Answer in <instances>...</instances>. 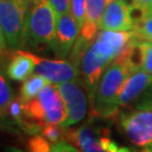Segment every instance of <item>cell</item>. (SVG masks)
<instances>
[{"mask_svg":"<svg viewBox=\"0 0 152 152\" xmlns=\"http://www.w3.org/2000/svg\"><path fill=\"white\" fill-rule=\"evenodd\" d=\"M131 6L134 20L137 17L152 14V0H131Z\"/></svg>","mask_w":152,"mask_h":152,"instance_id":"cell-20","label":"cell"},{"mask_svg":"<svg viewBox=\"0 0 152 152\" xmlns=\"http://www.w3.org/2000/svg\"><path fill=\"white\" fill-rule=\"evenodd\" d=\"M134 17L132 6L126 0L108 2L104 11L100 29L108 31H133Z\"/></svg>","mask_w":152,"mask_h":152,"instance_id":"cell-8","label":"cell"},{"mask_svg":"<svg viewBox=\"0 0 152 152\" xmlns=\"http://www.w3.org/2000/svg\"><path fill=\"white\" fill-rule=\"evenodd\" d=\"M5 152H23L22 150H19V149H17V148H14V147H8L6 149Z\"/></svg>","mask_w":152,"mask_h":152,"instance_id":"cell-27","label":"cell"},{"mask_svg":"<svg viewBox=\"0 0 152 152\" xmlns=\"http://www.w3.org/2000/svg\"><path fill=\"white\" fill-rule=\"evenodd\" d=\"M80 32L81 28L79 27L78 23L71 15V12L59 17L56 26L54 51L61 58H66L70 54Z\"/></svg>","mask_w":152,"mask_h":152,"instance_id":"cell-10","label":"cell"},{"mask_svg":"<svg viewBox=\"0 0 152 152\" xmlns=\"http://www.w3.org/2000/svg\"><path fill=\"white\" fill-rule=\"evenodd\" d=\"M38 60H39V56L37 55L18 50L11 56L10 61L7 65L6 73L11 80L25 81L26 79L35 73Z\"/></svg>","mask_w":152,"mask_h":152,"instance_id":"cell-12","label":"cell"},{"mask_svg":"<svg viewBox=\"0 0 152 152\" xmlns=\"http://www.w3.org/2000/svg\"><path fill=\"white\" fill-rule=\"evenodd\" d=\"M41 134L53 144H58L65 140V129L59 124L44 125L42 126Z\"/></svg>","mask_w":152,"mask_h":152,"instance_id":"cell-17","label":"cell"},{"mask_svg":"<svg viewBox=\"0 0 152 152\" xmlns=\"http://www.w3.org/2000/svg\"><path fill=\"white\" fill-rule=\"evenodd\" d=\"M120 124L134 145L152 149V110L135 109L121 113Z\"/></svg>","mask_w":152,"mask_h":152,"instance_id":"cell-6","label":"cell"},{"mask_svg":"<svg viewBox=\"0 0 152 152\" xmlns=\"http://www.w3.org/2000/svg\"><path fill=\"white\" fill-rule=\"evenodd\" d=\"M121 152H152V149H143V150H132V149H129V148H124L122 149Z\"/></svg>","mask_w":152,"mask_h":152,"instance_id":"cell-26","label":"cell"},{"mask_svg":"<svg viewBox=\"0 0 152 152\" xmlns=\"http://www.w3.org/2000/svg\"><path fill=\"white\" fill-rule=\"evenodd\" d=\"M107 6V0H87L86 7V19L80 32V37L87 43H94L100 29V23L104 11Z\"/></svg>","mask_w":152,"mask_h":152,"instance_id":"cell-13","label":"cell"},{"mask_svg":"<svg viewBox=\"0 0 152 152\" xmlns=\"http://www.w3.org/2000/svg\"><path fill=\"white\" fill-rule=\"evenodd\" d=\"M65 140L79 152H121L123 149L110 139L107 129L91 124L65 130Z\"/></svg>","mask_w":152,"mask_h":152,"instance_id":"cell-5","label":"cell"},{"mask_svg":"<svg viewBox=\"0 0 152 152\" xmlns=\"http://www.w3.org/2000/svg\"><path fill=\"white\" fill-rule=\"evenodd\" d=\"M27 18L15 0H0V31L1 46L18 50L23 48L28 38Z\"/></svg>","mask_w":152,"mask_h":152,"instance_id":"cell-3","label":"cell"},{"mask_svg":"<svg viewBox=\"0 0 152 152\" xmlns=\"http://www.w3.org/2000/svg\"><path fill=\"white\" fill-rule=\"evenodd\" d=\"M35 73L43 76L51 83L60 85L76 80L79 76V68L73 62L69 61L39 58Z\"/></svg>","mask_w":152,"mask_h":152,"instance_id":"cell-9","label":"cell"},{"mask_svg":"<svg viewBox=\"0 0 152 152\" xmlns=\"http://www.w3.org/2000/svg\"><path fill=\"white\" fill-rule=\"evenodd\" d=\"M58 19L49 0H39L33 7L27 18V35L33 45H46L54 50Z\"/></svg>","mask_w":152,"mask_h":152,"instance_id":"cell-4","label":"cell"},{"mask_svg":"<svg viewBox=\"0 0 152 152\" xmlns=\"http://www.w3.org/2000/svg\"><path fill=\"white\" fill-rule=\"evenodd\" d=\"M86 7H87V0H71L70 12L80 28H82L86 19Z\"/></svg>","mask_w":152,"mask_h":152,"instance_id":"cell-19","label":"cell"},{"mask_svg":"<svg viewBox=\"0 0 152 152\" xmlns=\"http://www.w3.org/2000/svg\"><path fill=\"white\" fill-rule=\"evenodd\" d=\"M143 58H142V69L152 76V42L142 39Z\"/></svg>","mask_w":152,"mask_h":152,"instance_id":"cell-21","label":"cell"},{"mask_svg":"<svg viewBox=\"0 0 152 152\" xmlns=\"http://www.w3.org/2000/svg\"><path fill=\"white\" fill-rule=\"evenodd\" d=\"M112 1H117V0H107V4H108V2H112Z\"/></svg>","mask_w":152,"mask_h":152,"instance_id":"cell-28","label":"cell"},{"mask_svg":"<svg viewBox=\"0 0 152 152\" xmlns=\"http://www.w3.org/2000/svg\"><path fill=\"white\" fill-rule=\"evenodd\" d=\"M131 69L121 61H114L104 72L92 99V110L96 115L108 118L120 109V95Z\"/></svg>","mask_w":152,"mask_h":152,"instance_id":"cell-1","label":"cell"},{"mask_svg":"<svg viewBox=\"0 0 152 152\" xmlns=\"http://www.w3.org/2000/svg\"><path fill=\"white\" fill-rule=\"evenodd\" d=\"M38 1L39 0H15V2H16L17 5L19 6L24 11H26V14H27V11L31 8H33L34 6L37 4Z\"/></svg>","mask_w":152,"mask_h":152,"instance_id":"cell-25","label":"cell"},{"mask_svg":"<svg viewBox=\"0 0 152 152\" xmlns=\"http://www.w3.org/2000/svg\"><path fill=\"white\" fill-rule=\"evenodd\" d=\"M152 82V76L143 69H136L130 72L120 95V107H125L131 103H135L136 99L145 91Z\"/></svg>","mask_w":152,"mask_h":152,"instance_id":"cell-11","label":"cell"},{"mask_svg":"<svg viewBox=\"0 0 152 152\" xmlns=\"http://www.w3.org/2000/svg\"><path fill=\"white\" fill-rule=\"evenodd\" d=\"M49 83H51V82L48 79H45L43 76L34 73L28 79H26L25 81H23L19 98L22 99V102L24 104L28 103V102H31L32 99L36 97L41 92V90L45 86H48Z\"/></svg>","mask_w":152,"mask_h":152,"instance_id":"cell-14","label":"cell"},{"mask_svg":"<svg viewBox=\"0 0 152 152\" xmlns=\"http://www.w3.org/2000/svg\"><path fill=\"white\" fill-rule=\"evenodd\" d=\"M51 6L53 7L58 17L62 16L64 14L70 12L71 9V0H49Z\"/></svg>","mask_w":152,"mask_h":152,"instance_id":"cell-23","label":"cell"},{"mask_svg":"<svg viewBox=\"0 0 152 152\" xmlns=\"http://www.w3.org/2000/svg\"><path fill=\"white\" fill-rule=\"evenodd\" d=\"M51 152H79V151L72 144L63 141L58 143V144H53V148H52Z\"/></svg>","mask_w":152,"mask_h":152,"instance_id":"cell-24","label":"cell"},{"mask_svg":"<svg viewBox=\"0 0 152 152\" xmlns=\"http://www.w3.org/2000/svg\"><path fill=\"white\" fill-rule=\"evenodd\" d=\"M25 115L28 120L39 126L62 124L68 117L64 100L56 85L49 83L31 102L24 104Z\"/></svg>","mask_w":152,"mask_h":152,"instance_id":"cell-2","label":"cell"},{"mask_svg":"<svg viewBox=\"0 0 152 152\" xmlns=\"http://www.w3.org/2000/svg\"><path fill=\"white\" fill-rule=\"evenodd\" d=\"M53 145L42 134H34L28 141L29 152H51Z\"/></svg>","mask_w":152,"mask_h":152,"instance_id":"cell-18","label":"cell"},{"mask_svg":"<svg viewBox=\"0 0 152 152\" xmlns=\"http://www.w3.org/2000/svg\"><path fill=\"white\" fill-rule=\"evenodd\" d=\"M133 32L141 39L152 42V14L135 18Z\"/></svg>","mask_w":152,"mask_h":152,"instance_id":"cell-15","label":"cell"},{"mask_svg":"<svg viewBox=\"0 0 152 152\" xmlns=\"http://www.w3.org/2000/svg\"><path fill=\"white\" fill-rule=\"evenodd\" d=\"M12 100H14V97H12L10 85L4 77V73H1V77H0V109H1L2 118L6 117Z\"/></svg>","mask_w":152,"mask_h":152,"instance_id":"cell-16","label":"cell"},{"mask_svg":"<svg viewBox=\"0 0 152 152\" xmlns=\"http://www.w3.org/2000/svg\"><path fill=\"white\" fill-rule=\"evenodd\" d=\"M60 90L62 98L64 100L68 117L62 124V127H69L81 122L87 114L88 109V96L85 87L80 80H72L69 82L56 85Z\"/></svg>","mask_w":152,"mask_h":152,"instance_id":"cell-7","label":"cell"},{"mask_svg":"<svg viewBox=\"0 0 152 152\" xmlns=\"http://www.w3.org/2000/svg\"><path fill=\"white\" fill-rule=\"evenodd\" d=\"M134 106H135V109L152 110V82L145 89V91L136 99Z\"/></svg>","mask_w":152,"mask_h":152,"instance_id":"cell-22","label":"cell"}]
</instances>
